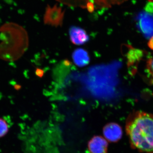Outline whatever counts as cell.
<instances>
[{
    "mask_svg": "<svg viewBox=\"0 0 153 153\" xmlns=\"http://www.w3.org/2000/svg\"><path fill=\"white\" fill-rule=\"evenodd\" d=\"M126 130L134 149L153 153V115L142 111L133 112L127 120Z\"/></svg>",
    "mask_w": 153,
    "mask_h": 153,
    "instance_id": "cell-1",
    "label": "cell"
},
{
    "mask_svg": "<svg viewBox=\"0 0 153 153\" xmlns=\"http://www.w3.org/2000/svg\"><path fill=\"white\" fill-rule=\"evenodd\" d=\"M68 7L86 10L89 13L120 6L128 0H56Z\"/></svg>",
    "mask_w": 153,
    "mask_h": 153,
    "instance_id": "cell-2",
    "label": "cell"
},
{
    "mask_svg": "<svg viewBox=\"0 0 153 153\" xmlns=\"http://www.w3.org/2000/svg\"><path fill=\"white\" fill-rule=\"evenodd\" d=\"M65 11L57 4L51 7L48 5L44 14V24L55 27H61L63 25Z\"/></svg>",
    "mask_w": 153,
    "mask_h": 153,
    "instance_id": "cell-3",
    "label": "cell"
},
{
    "mask_svg": "<svg viewBox=\"0 0 153 153\" xmlns=\"http://www.w3.org/2000/svg\"><path fill=\"white\" fill-rule=\"evenodd\" d=\"M104 138L110 142L115 143L121 138L122 129L117 123H111L105 126L103 129Z\"/></svg>",
    "mask_w": 153,
    "mask_h": 153,
    "instance_id": "cell-4",
    "label": "cell"
},
{
    "mask_svg": "<svg viewBox=\"0 0 153 153\" xmlns=\"http://www.w3.org/2000/svg\"><path fill=\"white\" fill-rule=\"evenodd\" d=\"M69 35L72 44L83 45L88 42L89 37L84 29L76 26H72L69 30Z\"/></svg>",
    "mask_w": 153,
    "mask_h": 153,
    "instance_id": "cell-5",
    "label": "cell"
},
{
    "mask_svg": "<svg viewBox=\"0 0 153 153\" xmlns=\"http://www.w3.org/2000/svg\"><path fill=\"white\" fill-rule=\"evenodd\" d=\"M108 147V141L104 137L99 136L94 137L88 142L89 153H107Z\"/></svg>",
    "mask_w": 153,
    "mask_h": 153,
    "instance_id": "cell-6",
    "label": "cell"
},
{
    "mask_svg": "<svg viewBox=\"0 0 153 153\" xmlns=\"http://www.w3.org/2000/svg\"><path fill=\"white\" fill-rule=\"evenodd\" d=\"M74 64L79 67L88 65L90 62V57L88 52L82 48H78L74 50L72 55Z\"/></svg>",
    "mask_w": 153,
    "mask_h": 153,
    "instance_id": "cell-7",
    "label": "cell"
},
{
    "mask_svg": "<svg viewBox=\"0 0 153 153\" xmlns=\"http://www.w3.org/2000/svg\"><path fill=\"white\" fill-rule=\"evenodd\" d=\"M8 124L5 120L0 118V137L5 135L8 131Z\"/></svg>",
    "mask_w": 153,
    "mask_h": 153,
    "instance_id": "cell-8",
    "label": "cell"
},
{
    "mask_svg": "<svg viewBox=\"0 0 153 153\" xmlns=\"http://www.w3.org/2000/svg\"><path fill=\"white\" fill-rule=\"evenodd\" d=\"M148 67H149L151 74H152L153 76V59H152V60L149 62V64H148Z\"/></svg>",
    "mask_w": 153,
    "mask_h": 153,
    "instance_id": "cell-9",
    "label": "cell"
},
{
    "mask_svg": "<svg viewBox=\"0 0 153 153\" xmlns=\"http://www.w3.org/2000/svg\"><path fill=\"white\" fill-rule=\"evenodd\" d=\"M148 1H149V2L153 4V0H148Z\"/></svg>",
    "mask_w": 153,
    "mask_h": 153,
    "instance_id": "cell-10",
    "label": "cell"
}]
</instances>
